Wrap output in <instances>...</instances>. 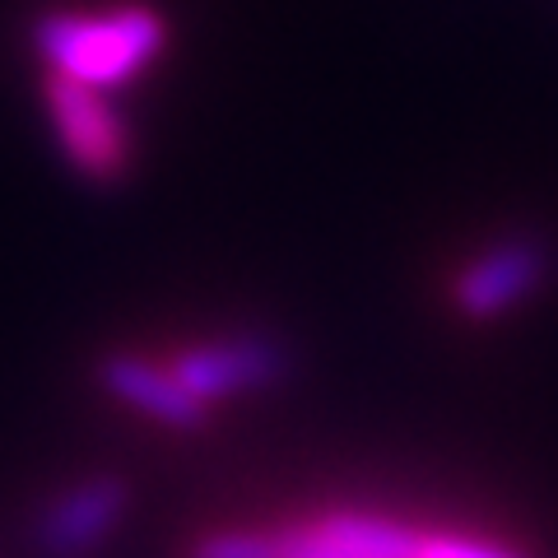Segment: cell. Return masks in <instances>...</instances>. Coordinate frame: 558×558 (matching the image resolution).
<instances>
[{
	"label": "cell",
	"instance_id": "obj_3",
	"mask_svg": "<svg viewBox=\"0 0 558 558\" xmlns=\"http://www.w3.org/2000/svg\"><path fill=\"white\" fill-rule=\"evenodd\" d=\"M121 512H126V484L112 475L84 480L43 508L33 526V549L43 558H80L112 535Z\"/></svg>",
	"mask_w": 558,
	"mask_h": 558
},
{
	"label": "cell",
	"instance_id": "obj_4",
	"mask_svg": "<svg viewBox=\"0 0 558 558\" xmlns=\"http://www.w3.org/2000/svg\"><path fill=\"white\" fill-rule=\"evenodd\" d=\"M289 368V354L266 336H242V340H215V344H196L172 363V373L182 377V387L196 400H223V396H242L275 381Z\"/></svg>",
	"mask_w": 558,
	"mask_h": 558
},
{
	"label": "cell",
	"instance_id": "obj_7",
	"mask_svg": "<svg viewBox=\"0 0 558 558\" xmlns=\"http://www.w3.org/2000/svg\"><path fill=\"white\" fill-rule=\"evenodd\" d=\"M191 558H279V535H256V531H223L205 535Z\"/></svg>",
	"mask_w": 558,
	"mask_h": 558
},
{
	"label": "cell",
	"instance_id": "obj_1",
	"mask_svg": "<svg viewBox=\"0 0 558 558\" xmlns=\"http://www.w3.org/2000/svg\"><path fill=\"white\" fill-rule=\"evenodd\" d=\"M33 43L47 57L51 75H70L94 89L126 84L135 70H145L163 47V24L154 10H117L89 20V14H47L33 28Z\"/></svg>",
	"mask_w": 558,
	"mask_h": 558
},
{
	"label": "cell",
	"instance_id": "obj_2",
	"mask_svg": "<svg viewBox=\"0 0 558 558\" xmlns=\"http://www.w3.org/2000/svg\"><path fill=\"white\" fill-rule=\"evenodd\" d=\"M47 108L57 121V135L89 182H117L126 172V131L112 117V108L102 102L94 84H80L70 75H51L47 80Z\"/></svg>",
	"mask_w": 558,
	"mask_h": 558
},
{
	"label": "cell",
	"instance_id": "obj_6",
	"mask_svg": "<svg viewBox=\"0 0 558 558\" xmlns=\"http://www.w3.org/2000/svg\"><path fill=\"white\" fill-rule=\"evenodd\" d=\"M98 381L117 400H126L131 410L159 418V424H168V428L205 424V400L191 396L172 368H154V363L135 359V354H108L98 363Z\"/></svg>",
	"mask_w": 558,
	"mask_h": 558
},
{
	"label": "cell",
	"instance_id": "obj_5",
	"mask_svg": "<svg viewBox=\"0 0 558 558\" xmlns=\"http://www.w3.org/2000/svg\"><path fill=\"white\" fill-rule=\"evenodd\" d=\"M545 275H549V252L539 242H521V238L502 242V247L484 252L457 279V307L465 317H498L512 303L531 299Z\"/></svg>",
	"mask_w": 558,
	"mask_h": 558
}]
</instances>
